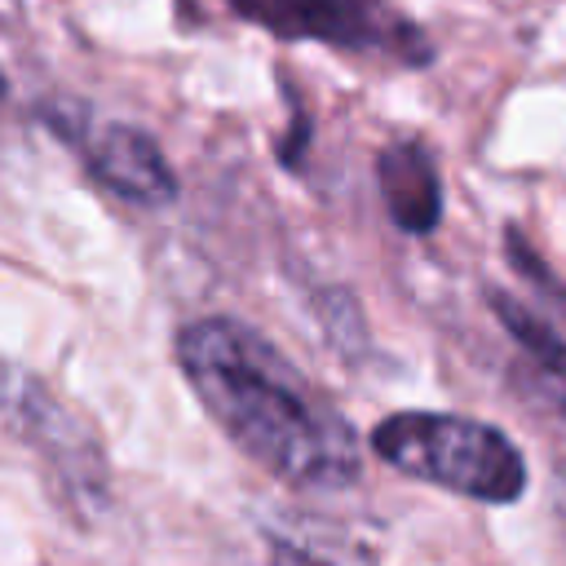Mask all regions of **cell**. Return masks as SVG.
Here are the masks:
<instances>
[{
    "label": "cell",
    "mask_w": 566,
    "mask_h": 566,
    "mask_svg": "<svg viewBox=\"0 0 566 566\" xmlns=\"http://www.w3.org/2000/svg\"><path fill=\"white\" fill-rule=\"evenodd\" d=\"M186 4H190V0H186Z\"/></svg>",
    "instance_id": "obj_14"
},
{
    "label": "cell",
    "mask_w": 566,
    "mask_h": 566,
    "mask_svg": "<svg viewBox=\"0 0 566 566\" xmlns=\"http://www.w3.org/2000/svg\"><path fill=\"white\" fill-rule=\"evenodd\" d=\"M265 566H371V562L358 548H323V544L279 535V539H270Z\"/></svg>",
    "instance_id": "obj_10"
},
{
    "label": "cell",
    "mask_w": 566,
    "mask_h": 566,
    "mask_svg": "<svg viewBox=\"0 0 566 566\" xmlns=\"http://www.w3.org/2000/svg\"><path fill=\"white\" fill-rule=\"evenodd\" d=\"M172 363L226 442L296 491H349L363 442L349 416L252 323L199 314L177 327Z\"/></svg>",
    "instance_id": "obj_1"
},
{
    "label": "cell",
    "mask_w": 566,
    "mask_h": 566,
    "mask_svg": "<svg viewBox=\"0 0 566 566\" xmlns=\"http://www.w3.org/2000/svg\"><path fill=\"white\" fill-rule=\"evenodd\" d=\"M376 186L394 230L424 239L442 221V172L424 137H394L376 150Z\"/></svg>",
    "instance_id": "obj_6"
},
{
    "label": "cell",
    "mask_w": 566,
    "mask_h": 566,
    "mask_svg": "<svg viewBox=\"0 0 566 566\" xmlns=\"http://www.w3.org/2000/svg\"><path fill=\"white\" fill-rule=\"evenodd\" d=\"M40 119L71 150H80L88 177L102 190H111L115 199H124L133 208H146V212H159V208L177 203V195H181L177 168L168 164L164 146L146 128L124 124V119L97 124L80 102H40Z\"/></svg>",
    "instance_id": "obj_4"
},
{
    "label": "cell",
    "mask_w": 566,
    "mask_h": 566,
    "mask_svg": "<svg viewBox=\"0 0 566 566\" xmlns=\"http://www.w3.org/2000/svg\"><path fill=\"white\" fill-rule=\"evenodd\" d=\"M305 137H310V115L296 106V111H292V128H287V137H279V159H283L287 168H296V164H301Z\"/></svg>",
    "instance_id": "obj_11"
},
{
    "label": "cell",
    "mask_w": 566,
    "mask_h": 566,
    "mask_svg": "<svg viewBox=\"0 0 566 566\" xmlns=\"http://www.w3.org/2000/svg\"><path fill=\"white\" fill-rule=\"evenodd\" d=\"M0 407L13 424V433H22V442L40 451V460L49 464V473L62 482V491L75 504L97 509L106 500L111 469H106L97 433L40 376H31L22 367H4L0 371Z\"/></svg>",
    "instance_id": "obj_5"
},
{
    "label": "cell",
    "mask_w": 566,
    "mask_h": 566,
    "mask_svg": "<svg viewBox=\"0 0 566 566\" xmlns=\"http://www.w3.org/2000/svg\"><path fill=\"white\" fill-rule=\"evenodd\" d=\"M553 513H557V526H562V539H566V464L553 469Z\"/></svg>",
    "instance_id": "obj_12"
},
{
    "label": "cell",
    "mask_w": 566,
    "mask_h": 566,
    "mask_svg": "<svg viewBox=\"0 0 566 566\" xmlns=\"http://www.w3.org/2000/svg\"><path fill=\"white\" fill-rule=\"evenodd\" d=\"M4 102H9V75L0 71V106H4Z\"/></svg>",
    "instance_id": "obj_13"
},
{
    "label": "cell",
    "mask_w": 566,
    "mask_h": 566,
    "mask_svg": "<svg viewBox=\"0 0 566 566\" xmlns=\"http://www.w3.org/2000/svg\"><path fill=\"white\" fill-rule=\"evenodd\" d=\"M367 447L394 473L486 509H509L531 486L522 447L500 424L460 411H389L371 424Z\"/></svg>",
    "instance_id": "obj_2"
},
{
    "label": "cell",
    "mask_w": 566,
    "mask_h": 566,
    "mask_svg": "<svg viewBox=\"0 0 566 566\" xmlns=\"http://www.w3.org/2000/svg\"><path fill=\"white\" fill-rule=\"evenodd\" d=\"M314 314H318L327 340L336 349H345V358H354V354L367 349V323H363V310H358V296L354 292H345V287H318Z\"/></svg>",
    "instance_id": "obj_8"
},
{
    "label": "cell",
    "mask_w": 566,
    "mask_h": 566,
    "mask_svg": "<svg viewBox=\"0 0 566 566\" xmlns=\"http://www.w3.org/2000/svg\"><path fill=\"white\" fill-rule=\"evenodd\" d=\"M482 296H486L491 314L500 318L504 336L522 349L526 371L548 376V380H566V336H562L544 314H535L526 301H517V296L504 292V287H482Z\"/></svg>",
    "instance_id": "obj_7"
},
{
    "label": "cell",
    "mask_w": 566,
    "mask_h": 566,
    "mask_svg": "<svg viewBox=\"0 0 566 566\" xmlns=\"http://www.w3.org/2000/svg\"><path fill=\"white\" fill-rule=\"evenodd\" d=\"M226 9L287 44H327L411 71L433 62L424 27L394 0H226Z\"/></svg>",
    "instance_id": "obj_3"
},
{
    "label": "cell",
    "mask_w": 566,
    "mask_h": 566,
    "mask_svg": "<svg viewBox=\"0 0 566 566\" xmlns=\"http://www.w3.org/2000/svg\"><path fill=\"white\" fill-rule=\"evenodd\" d=\"M504 256H509V265L544 296V301H553L557 305V314H566V283L553 274V265L535 252V243L517 230V226H504Z\"/></svg>",
    "instance_id": "obj_9"
}]
</instances>
